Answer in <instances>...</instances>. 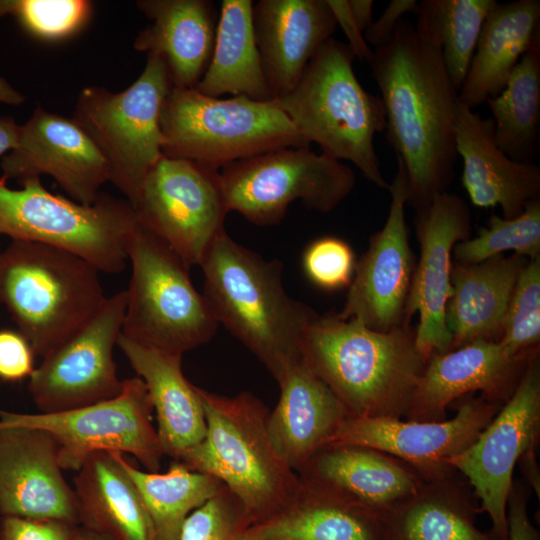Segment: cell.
Returning a JSON list of instances; mask_svg holds the SVG:
<instances>
[{"label": "cell", "instance_id": "obj_35", "mask_svg": "<svg viewBox=\"0 0 540 540\" xmlns=\"http://www.w3.org/2000/svg\"><path fill=\"white\" fill-rule=\"evenodd\" d=\"M119 460L135 483L151 518L156 540H179L187 517L224 485L212 475L173 460L164 473L142 471L124 454Z\"/></svg>", "mask_w": 540, "mask_h": 540}, {"label": "cell", "instance_id": "obj_25", "mask_svg": "<svg viewBox=\"0 0 540 540\" xmlns=\"http://www.w3.org/2000/svg\"><path fill=\"white\" fill-rule=\"evenodd\" d=\"M383 517L412 497L425 478L412 465L358 445H327L297 472Z\"/></svg>", "mask_w": 540, "mask_h": 540}, {"label": "cell", "instance_id": "obj_44", "mask_svg": "<svg viewBox=\"0 0 540 540\" xmlns=\"http://www.w3.org/2000/svg\"><path fill=\"white\" fill-rule=\"evenodd\" d=\"M529 486L520 479H513L507 500V540H540L537 528L528 512Z\"/></svg>", "mask_w": 540, "mask_h": 540}, {"label": "cell", "instance_id": "obj_43", "mask_svg": "<svg viewBox=\"0 0 540 540\" xmlns=\"http://www.w3.org/2000/svg\"><path fill=\"white\" fill-rule=\"evenodd\" d=\"M77 527L61 520L3 516L0 540H73Z\"/></svg>", "mask_w": 540, "mask_h": 540}, {"label": "cell", "instance_id": "obj_9", "mask_svg": "<svg viewBox=\"0 0 540 540\" xmlns=\"http://www.w3.org/2000/svg\"><path fill=\"white\" fill-rule=\"evenodd\" d=\"M127 256L132 270L121 334L182 355L210 341L219 324L204 295L195 289L190 267L139 222Z\"/></svg>", "mask_w": 540, "mask_h": 540}, {"label": "cell", "instance_id": "obj_38", "mask_svg": "<svg viewBox=\"0 0 540 540\" xmlns=\"http://www.w3.org/2000/svg\"><path fill=\"white\" fill-rule=\"evenodd\" d=\"M87 0H0V18L14 16L22 28L45 41H59L78 33L90 20Z\"/></svg>", "mask_w": 540, "mask_h": 540}, {"label": "cell", "instance_id": "obj_5", "mask_svg": "<svg viewBox=\"0 0 540 540\" xmlns=\"http://www.w3.org/2000/svg\"><path fill=\"white\" fill-rule=\"evenodd\" d=\"M354 59L347 43L330 38L297 85L274 100L309 145L354 164L368 181L388 190L374 145L376 134L386 128L384 106L358 81Z\"/></svg>", "mask_w": 540, "mask_h": 540}, {"label": "cell", "instance_id": "obj_24", "mask_svg": "<svg viewBox=\"0 0 540 540\" xmlns=\"http://www.w3.org/2000/svg\"><path fill=\"white\" fill-rule=\"evenodd\" d=\"M275 380L280 397L268 414L267 431L279 457L297 473L349 415L302 356Z\"/></svg>", "mask_w": 540, "mask_h": 540}, {"label": "cell", "instance_id": "obj_33", "mask_svg": "<svg viewBox=\"0 0 540 540\" xmlns=\"http://www.w3.org/2000/svg\"><path fill=\"white\" fill-rule=\"evenodd\" d=\"M251 0H223L218 16L212 56L195 86L201 94H224L256 101L274 97L265 79L252 27Z\"/></svg>", "mask_w": 540, "mask_h": 540}, {"label": "cell", "instance_id": "obj_1", "mask_svg": "<svg viewBox=\"0 0 540 540\" xmlns=\"http://www.w3.org/2000/svg\"><path fill=\"white\" fill-rule=\"evenodd\" d=\"M381 93L388 141L404 166L416 211L446 192L457 158L458 90L438 43L403 18L368 61Z\"/></svg>", "mask_w": 540, "mask_h": 540}, {"label": "cell", "instance_id": "obj_48", "mask_svg": "<svg viewBox=\"0 0 540 540\" xmlns=\"http://www.w3.org/2000/svg\"><path fill=\"white\" fill-rule=\"evenodd\" d=\"M19 132L20 126L12 117H0V156L16 147Z\"/></svg>", "mask_w": 540, "mask_h": 540}, {"label": "cell", "instance_id": "obj_16", "mask_svg": "<svg viewBox=\"0 0 540 540\" xmlns=\"http://www.w3.org/2000/svg\"><path fill=\"white\" fill-rule=\"evenodd\" d=\"M388 191L391 201L381 230L356 262L344 306L338 316L355 320L379 332L405 324V309L414 273L413 252L405 219L408 184L405 169L397 159V171Z\"/></svg>", "mask_w": 540, "mask_h": 540}, {"label": "cell", "instance_id": "obj_28", "mask_svg": "<svg viewBox=\"0 0 540 540\" xmlns=\"http://www.w3.org/2000/svg\"><path fill=\"white\" fill-rule=\"evenodd\" d=\"M137 7L151 20L134 48L160 56L172 86L195 88L210 62L217 11L208 0H140Z\"/></svg>", "mask_w": 540, "mask_h": 540}, {"label": "cell", "instance_id": "obj_50", "mask_svg": "<svg viewBox=\"0 0 540 540\" xmlns=\"http://www.w3.org/2000/svg\"><path fill=\"white\" fill-rule=\"evenodd\" d=\"M24 101V96L14 89L4 78L0 77V102L19 105Z\"/></svg>", "mask_w": 540, "mask_h": 540}, {"label": "cell", "instance_id": "obj_7", "mask_svg": "<svg viewBox=\"0 0 540 540\" xmlns=\"http://www.w3.org/2000/svg\"><path fill=\"white\" fill-rule=\"evenodd\" d=\"M163 156L220 171L284 147L310 146L275 100L220 99L172 86L160 114Z\"/></svg>", "mask_w": 540, "mask_h": 540}, {"label": "cell", "instance_id": "obj_19", "mask_svg": "<svg viewBox=\"0 0 540 540\" xmlns=\"http://www.w3.org/2000/svg\"><path fill=\"white\" fill-rule=\"evenodd\" d=\"M2 178L51 176L72 200L92 205L109 182L108 164L88 134L71 117L36 108L20 126L16 147L2 158Z\"/></svg>", "mask_w": 540, "mask_h": 540}, {"label": "cell", "instance_id": "obj_42", "mask_svg": "<svg viewBox=\"0 0 540 540\" xmlns=\"http://www.w3.org/2000/svg\"><path fill=\"white\" fill-rule=\"evenodd\" d=\"M35 353L18 331L0 329V380L9 383L29 379L35 369Z\"/></svg>", "mask_w": 540, "mask_h": 540}, {"label": "cell", "instance_id": "obj_11", "mask_svg": "<svg viewBox=\"0 0 540 540\" xmlns=\"http://www.w3.org/2000/svg\"><path fill=\"white\" fill-rule=\"evenodd\" d=\"M228 212L258 226L278 224L296 200L320 213L334 210L353 191L350 166L310 146L284 147L236 161L220 170Z\"/></svg>", "mask_w": 540, "mask_h": 540}, {"label": "cell", "instance_id": "obj_14", "mask_svg": "<svg viewBox=\"0 0 540 540\" xmlns=\"http://www.w3.org/2000/svg\"><path fill=\"white\" fill-rule=\"evenodd\" d=\"M127 291L107 297L99 310L35 367L28 390L41 413L80 408L117 396L123 381L113 349L121 334Z\"/></svg>", "mask_w": 540, "mask_h": 540}, {"label": "cell", "instance_id": "obj_3", "mask_svg": "<svg viewBox=\"0 0 540 540\" xmlns=\"http://www.w3.org/2000/svg\"><path fill=\"white\" fill-rule=\"evenodd\" d=\"M202 293L218 324L243 343L276 379L301 358L303 329L314 312L282 283V264L267 261L222 232L201 265Z\"/></svg>", "mask_w": 540, "mask_h": 540}, {"label": "cell", "instance_id": "obj_26", "mask_svg": "<svg viewBox=\"0 0 540 540\" xmlns=\"http://www.w3.org/2000/svg\"><path fill=\"white\" fill-rule=\"evenodd\" d=\"M118 347L148 390L163 455L181 460L206 434L205 413L182 370V354L138 344L120 334Z\"/></svg>", "mask_w": 540, "mask_h": 540}, {"label": "cell", "instance_id": "obj_39", "mask_svg": "<svg viewBox=\"0 0 540 540\" xmlns=\"http://www.w3.org/2000/svg\"><path fill=\"white\" fill-rule=\"evenodd\" d=\"M499 342L512 356L539 350L540 257L528 260L518 276Z\"/></svg>", "mask_w": 540, "mask_h": 540}, {"label": "cell", "instance_id": "obj_10", "mask_svg": "<svg viewBox=\"0 0 540 540\" xmlns=\"http://www.w3.org/2000/svg\"><path fill=\"white\" fill-rule=\"evenodd\" d=\"M171 88L163 59L147 54L142 73L127 89L114 93L87 86L77 98L72 118L102 153L109 182L132 207L148 173L163 157L160 114Z\"/></svg>", "mask_w": 540, "mask_h": 540}, {"label": "cell", "instance_id": "obj_41", "mask_svg": "<svg viewBox=\"0 0 540 540\" xmlns=\"http://www.w3.org/2000/svg\"><path fill=\"white\" fill-rule=\"evenodd\" d=\"M356 262L352 247L335 236H324L312 241L302 256L306 277L312 284L326 291L349 287Z\"/></svg>", "mask_w": 540, "mask_h": 540}, {"label": "cell", "instance_id": "obj_37", "mask_svg": "<svg viewBox=\"0 0 540 540\" xmlns=\"http://www.w3.org/2000/svg\"><path fill=\"white\" fill-rule=\"evenodd\" d=\"M510 250L528 260L540 257V199L511 219L492 214L475 237L454 246L452 255L456 263L474 264Z\"/></svg>", "mask_w": 540, "mask_h": 540}, {"label": "cell", "instance_id": "obj_40", "mask_svg": "<svg viewBox=\"0 0 540 540\" xmlns=\"http://www.w3.org/2000/svg\"><path fill=\"white\" fill-rule=\"evenodd\" d=\"M248 526L241 502L223 485L187 517L179 540H239Z\"/></svg>", "mask_w": 540, "mask_h": 540}, {"label": "cell", "instance_id": "obj_18", "mask_svg": "<svg viewBox=\"0 0 540 540\" xmlns=\"http://www.w3.org/2000/svg\"><path fill=\"white\" fill-rule=\"evenodd\" d=\"M501 407L480 396L462 400L457 413L443 421L347 417L327 445L373 448L401 459L428 478L454 469L447 461L473 444Z\"/></svg>", "mask_w": 540, "mask_h": 540}, {"label": "cell", "instance_id": "obj_21", "mask_svg": "<svg viewBox=\"0 0 540 540\" xmlns=\"http://www.w3.org/2000/svg\"><path fill=\"white\" fill-rule=\"evenodd\" d=\"M539 353L512 356L499 341L476 340L434 353L426 363L405 414L408 421L445 420L447 407L475 391L503 405L514 393L530 359Z\"/></svg>", "mask_w": 540, "mask_h": 540}, {"label": "cell", "instance_id": "obj_29", "mask_svg": "<svg viewBox=\"0 0 540 540\" xmlns=\"http://www.w3.org/2000/svg\"><path fill=\"white\" fill-rule=\"evenodd\" d=\"M527 261L502 254L479 263L452 264L446 306L451 350L476 340H500L510 298Z\"/></svg>", "mask_w": 540, "mask_h": 540}, {"label": "cell", "instance_id": "obj_27", "mask_svg": "<svg viewBox=\"0 0 540 540\" xmlns=\"http://www.w3.org/2000/svg\"><path fill=\"white\" fill-rule=\"evenodd\" d=\"M300 479L293 499L248 526L239 540H388L381 516L318 482Z\"/></svg>", "mask_w": 540, "mask_h": 540}, {"label": "cell", "instance_id": "obj_17", "mask_svg": "<svg viewBox=\"0 0 540 540\" xmlns=\"http://www.w3.org/2000/svg\"><path fill=\"white\" fill-rule=\"evenodd\" d=\"M414 224L420 256L406 303L405 322L418 313L415 344L428 361L434 353L451 350L452 337L446 325L451 257L454 246L470 238L471 214L463 198L446 191L416 211Z\"/></svg>", "mask_w": 540, "mask_h": 540}, {"label": "cell", "instance_id": "obj_15", "mask_svg": "<svg viewBox=\"0 0 540 540\" xmlns=\"http://www.w3.org/2000/svg\"><path fill=\"white\" fill-rule=\"evenodd\" d=\"M540 435L539 353L528 366L510 399L477 439L447 463L471 485L492 522L491 534L507 540V500L520 457L537 448Z\"/></svg>", "mask_w": 540, "mask_h": 540}, {"label": "cell", "instance_id": "obj_30", "mask_svg": "<svg viewBox=\"0 0 540 540\" xmlns=\"http://www.w3.org/2000/svg\"><path fill=\"white\" fill-rule=\"evenodd\" d=\"M479 501L455 469L425 478L419 490L383 517L388 540H497L481 531Z\"/></svg>", "mask_w": 540, "mask_h": 540}, {"label": "cell", "instance_id": "obj_36", "mask_svg": "<svg viewBox=\"0 0 540 540\" xmlns=\"http://www.w3.org/2000/svg\"><path fill=\"white\" fill-rule=\"evenodd\" d=\"M496 0H423L415 27L441 48L446 71L460 90L468 73L484 22Z\"/></svg>", "mask_w": 540, "mask_h": 540}, {"label": "cell", "instance_id": "obj_45", "mask_svg": "<svg viewBox=\"0 0 540 540\" xmlns=\"http://www.w3.org/2000/svg\"><path fill=\"white\" fill-rule=\"evenodd\" d=\"M418 2L416 0H392L377 20L364 32V39L368 45L375 48L384 44L392 35L396 26L404 15L409 12L416 13Z\"/></svg>", "mask_w": 540, "mask_h": 540}, {"label": "cell", "instance_id": "obj_31", "mask_svg": "<svg viewBox=\"0 0 540 540\" xmlns=\"http://www.w3.org/2000/svg\"><path fill=\"white\" fill-rule=\"evenodd\" d=\"M76 473L79 526L114 540H156L149 513L118 452L92 453Z\"/></svg>", "mask_w": 540, "mask_h": 540}, {"label": "cell", "instance_id": "obj_46", "mask_svg": "<svg viewBox=\"0 0 540 540\" xmlns=\"http://www.w3.org/2000/svg\"><path fill=\"white\" fill-rule=\"evenodd\" d=\"M326 1L335 17L337 26L339 25L342 28L348 40L347 44L353 51L355 58L357 57L361 61L365 60L368 62L372 55V49L365 41L363 32L356 24L347 0Z\"/></svg>", "mask_w": 540, "mask_h": 540}, {"label": "cell", "instance_id": "obj_2", "mask_svg": "<svg viewBox=\"0 0 540 540\" xmlns=\"http://www.w3.org/2000/svg\"><path fill=\"white\" fill-rule=\"evenodd\" d=\"M300 352L349 417L401 419L427 363L409 323L379 332L337 312L312 313Z\"/></svg>", "mask_w": 540, "mask_h": 540}, {"label": "cell", "instance_id": "obj_47", "mask_svg": "<svg viewBox=\"0 0 540 540\" xmlns=\"http://www.w3.org/2000/svg\"><path fill=\"white\" fill-rule=\"evenodd\" d=\"M525 483L534 490L537 497L540 495V473L536 458V448L527 450L519 459Z\"/></svg>", "mask_w": 540, "mask_h": 540}, {"label": "cell", "instance_id": "obj_32", "mask_svg": "<svg viewBox=\"0 0 540 540\" xmlns=\"http://www.w3.org/2000/svg\"><path fill=\"white\" fill-rule=\"evenodd\" d=\"M539 39V0L497 3L482 27L458 101L474 110L498 95L523 54Z\"/></svg>", "mask_w": 540, "mask_h": 540}, {"label": "cell", "instance_id": "obj_20", "mask_svg": "<svg viewBox=\"0 0 540 540\" xmlns=\"http://www.w3.org/2000/svg\"><path fill=\"white\" fill-rule=\"evenodd\" d=\"M58 445L44 429L0 421V514L79 525Z\"/></svg>", "mask_w": 540, "mask_h": 540}, {"label": "cell", "instance_id": "obj_12", "mask_svg": "<svg viewBox=\"0 0 540 540\" xmlns=\"http://www.w3.org/2000/svg\"><path fill=\"white\" fill-rule=\"evenodd\" d=\"M152 413L147 387L137 376L124 380L121 392L111 399L56 413L0 410V421L49 432L63 470L77 472L90 454L105 451L133 455L147 471L157 472L164 455Z\"/></svg>", "mask_w": 540, "mask_h": 540}, {"label": "cell", "instance_id": "obj_4", "mask_svg": "<svg viewBox=\"0 0 540 540\" xmlns=\"http://www.w3.org/2000/svg\"><path fill=\"white\" fill-rule=\"evenodd\" d=\"M197 392L206 434L179 461L221 481L241 502L249 526L280 511L301 479L272 446L265 404L249 391L225 396L197 387Z\"/></svg>", "mask_w": 540, "mask_h": 540}, {"label": "cell", "instance_id": "obj_6", "mask_svg": "<svg viewBox=\"0 0 540 540\" xmlns=\"http://www.w3.org/2000/svg\"><path fill=\"white\" fill-rule=\"evenodd\" d=\"M100 271L45 244L12 240L0 251V304L44 357L80 329L106 300Z\"/></svg>", "mask_w": 540, "mask_h": 540}, {"label": "cell", "instance_id": "obj_13", "mask_svg": "<svg viewBox=\"0 0 540 540\" xmlns=\"http://www.w3.org/2000/svg\"><path fill=\"white\" fill-rule=\"evenodd\" d=\"M137 221L163 240L189 267L201 265L225 231L220 171L163 156L150 170L133 205Z\"/></svg>", "mask_w": 540, "mask_h": 540}, {"label": "cell", "instance_id": "obj_51", "mask_svg": "<svg viewBox=\"0 0 540 540\" xmlns=\"http://www.w3.org/2000/svg\"><path fill=\"white\" fill-rule=\"evenodd\" d=\"M73 540H114L108 535H105L94 530L87 529L85 527H77L75 536Z\"/></svg>", "mask_w": 540, "mask_h": 540}, {"label": "cell", "instance_id": "obj_22", "mask_svg": "<svg viewBox=\"0 0 540 540\" xmlns=\"http://www.w3.org/2000/svg\"><path fill=\"white\" fill-rule=\"evenodd\" d=\"M252 27L274 99L289 93L309 62L332 38L337 22L326 0H259Z\"/></svg>", "mask_w": 540, "mask_h": 540}, {"label": "cell", "instance_id": "obj_8", "mask_svg": "<svg viewBox=\"0 0 540 540\" xmlns=\"http://www.w3.org/2000/svg\"><path fill=\"white\" fill-rule=\"evenodd\" d=\"M12 189L0 178V235L71 252L100 272L120 273L127 264V246L138 223L125 199L100 194L83 205L49 192L40 177Z\"/></svg>", "mask_w": 540, "mask_h": 540}, {"label": "cell", "instance_id": "obj_23", "mask_svg": "<svg viewBox=\"0 0 540 540\" xmlns=\"http://www.w3.org/2000/svg\"><path fill=\"white\" fill-rule=\"evenodd\" d=\"M455 145L463 161L462 184L473 205L499 206L503 218L519 216L528 203L540 199V168L517 162L497 145L494 125L473 109L457 102Z\"/></svg>", "mask_w": 540, "mask_h": 540}, {"label": "cell", "instance_id": "obj_34", "mask_svg": "<svg viewBox=\"0 0 540 540\" xmlns=\"http://www.w3.org/2000/svg\"><path fill=\"white\" fill-rule=\"evenodd\" d=\"M486 104L498 147L514 161L533 163L540 145V39L523 54L503 90Z\"/></svg>", "mask_w": 540, "mask_h": 540}, {"label": "cell", "instance_id": "obj_49", "mask_svg": "<svg viewBox=\"0 0 540 540\" xmlns=\"http://www.w3.org/2000/svg\"><path fill=\"white\" fill-rule=\"evenodd\" d=\"M350 12L358 25L364 32L372 25V9L374 2L372 0H347Z\"/></svg>", "mask_w": 540, "mask_h": 540}]
</instances>
